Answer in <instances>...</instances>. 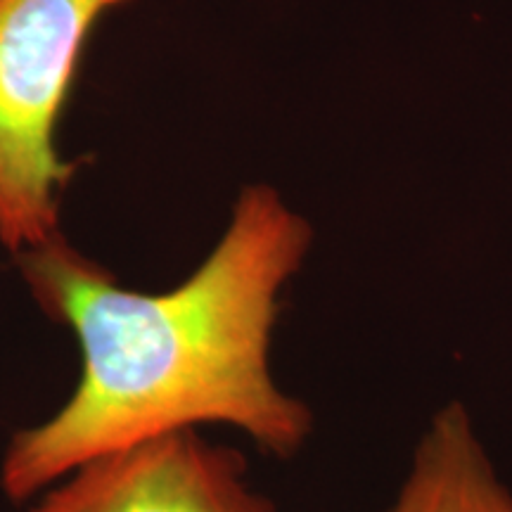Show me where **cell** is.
I'll return each instance as SVG.
<instances>
[{
    "mask_svg": "<svg viewBox=\"0 0 512 512\" xmlns=\"http://www.w3.org/2000/svg\"><path fill=\"white\" fill-rule=\"evenodd\" d=\"M128 0H0V245L12 256L60 233V197L76 166L57 121L83 41Z\"/></svg>",
    "mask_w": 512,
    "mask_h": 512,
    "instance_id": "cell-2",
    "label": "cell"
},
{
    "mask_svg": "<svg viewBox=\"0 0 512 512\" xmlns=\"http://www.w3.org/2000/svg\"><path fill=\"white\" fill-rule=\"evenodd\" d=\"M311 240L278 190L247 185L207 259L166 292L128 290L62 233L17 254L38 309L79 344L81 373L55 413L10 437L3 496L29 503L100 453L209 425L268 456H297L313 413L278 382L271 351Z\"/></svg>",
    "mask_w": 512,
    "mask_h": 512,
    "instance_id": "cell-1",
    "label": "cell"
},
{
    "mask_svg": "<svg viewBox=\"0 0 512 512\" xmlns=\"http://www.w3.org/2000/svg\"><path fill=\"white\" fill-rule=\"evenodd\" d=\"M27 512H278L235 448L200 430L100 453L31 498Z\"/></svg>",
    "mask_w": 512,
    "mask_h": 512,
    "instance_id": "cell-3",
    "label": "cell"
},
{
    "mask_svg": "<svg viewBox=\"0 0 512 512\" xmlns=\"http://www.w3.org/2000/svg\"><path fill=\"white\" fill-rule=\"evenodd\" d=\"M382 512H512V489L465 406L453 401L430 420L399 494Z\"/></svg>",
    "mask_w": 512,
    "mask_h": 512,
    "instance_id": "cell-4",
    "label": "cell"
}]
</instances>
